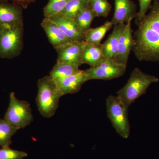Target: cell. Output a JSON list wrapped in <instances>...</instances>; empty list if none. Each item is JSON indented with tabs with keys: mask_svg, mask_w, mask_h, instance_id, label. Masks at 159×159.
<instances>
[{
	"mask_svg": "<svg viewBox=\"0 0 159 159\" xmlns=\"http://www.w3.org/2000/svg\"><path fill=\"white\" fill-rule=\"evenodd\" d=\"M0 1H11L23 7H27L31 3L34 2L36 0H0Z\"/></svg>",
	"mask_w": 159,
	"mask_h": 159,
	"instance_id": "obj_26",
	"label": "cell"
},
{
	"mask_svg": "<svg viewBox=\"0 0 159 159\" xmlns=\"http://www.w3.org/2000/svg\"><path fill=\"white\" fill-rule=\"evenodd\" d=\"M50 18L59 26L71 41H84V33L80 29L74 19L60 13Z\"/></svg>",
	"mask_w": 159,
	"mask_h": 159,
	"instance_id": "obj_9",
	"label": "cell"
},
{
	"mask_svg": "<svg viewBox=\"0 0 159 159\" xmlns=\"http://www.w3.org/2000/svg\"><path fill=\"white\" fill-rule=\"evenodd\" d=\"M86 81H88L87 76L85 71L80 70L76 74L56 83L64 96L66 94L78 93Z\"/></svg>",
	"mask_w": 159,
	"mask_h": 159,
	"instance_id": "obj_14",
	"label": "cell"
},
{
	"mask_svg": "<svg viewBox=\"0 0 159 159\" xmlns=\"http://www.w3.org/2000/svg\"><path fill=\"white\" fill-rule=\"evenodd\" d=\"M88 7L97 17H107L111 9V5L107 0H90Z\"/></svg>",
	"mask_w": 159,
	"mask_h": 159,
	"instance_id": "obj_21",
	"label": "cell"
},
{
	"mask_svg": "<svg viewBox=\"0 0 159 159\" xmlns=\"http://www.w3.org/2000/svg\"><path fill=\"white\" fill-rule=\"evenodd\" d=\"M87 7L88 3L86 0H70L60 14L74 19L80 11Z\"/></svg>",
	"mask_w": 159,
	"mask_h": 159,
	"instance_id": "obj_22",
	"label": "cell"
},
{
	"mask_svg": "<svg viewBox=\"0 0 159 159\" xmlns=\"http://www.w3.org/2000/svg\"><path fill=\"white\" fill-rule=\"evenodd\" d=\"M139 11L137 13L135 18H141L147 14L150 9L152 0H139Z\"/></svg>",
	"mask_w": 159,
	"mask_h": 159,
	"instance_id": "obj_25",
	"label": "cell"
},
{
	"mask_svg": "<svg viewBox=\"0 0 159 159\" xmlns=\"http://www.w3.org/2000/svg\"><path fill=\"white\" fill-rule=\"evenodd\" d=\"M97 17L93 11L89 7L82 9L75 16V19L78 26L84 32L91 28V25L95 18Z\"/></svg>",
	"mask_w": 159,
	"mask_h": 159,
	"instance_id": "obj_20",
	"label": "cell"
},
{
	"mask_svg": "<svg viewBox=\"0 0 159 159\" xmlns=\"http://www.w3.org/2000/svg\"><path fill=\"white\" fill-rule=\"evenodd\" d=\"M24 23L0 25V57L11 59L21 53Z\"/></svg>",
	"mask_w": 159,
	"mask_h": 159,
	"instance_id": "obj_4",
	"label": "cell"
},
{
	"mask_svg": "<svg viewBox=\"0 0 159 159\" xmlns=\"http://www.w3.org/2000/svg\"><path fill=\"white\" fill-rule=\"evenodd\" d=\"M126 23L119 24L114 27L112 32L104 43L101 44L105 58H113L116 54L119 40L125 29Z\"/></svg>",
	"mask_w": 159,
	"mask_h": 159,
	"instance_id": "obj_15",
	"label": "cell"
},
{
	"mask_svg": "<svg viewBox=\"0 0 159 159\" xmlns=\"http://www.w3.org/2000/svg\"><path fill=\"white\" fill-rule=\"evenodd\" d=\"M158 81L157 77L135 68L125 85L117 92V97L129 108L137 99L146 93L151 84Z\"/></svg>",
	"mask_w": 159,
	"mask_h": 159,
	"instance_id": "obj_3",
	"label": "cell"
},
{
	"mask_svg": "<svg viewBox=\"0 0 159 159\" xmlns=\"http://www.w3.org/2000/svg\"><path fill=\"white\" fill-rule=\"evenodd\" d=\"M105 59L101 44L94 45L85 43L80 58V63L91 67L96 66Z\"/></svg>",
	"mask_w": 159,
	"mask_h": 159,
	"instance_id": "obj_16",
	"label": "cell"
},
{
	"mask_svg": "<svg viewBox=\"0 0 159 159\" xmlns=\"http://www.w3.org/2000/svg\"><path fill=\"white\" fill-rule=\"evenodd\" d=\"M8 2L0 1V25L23 22L22 6Z\"/></svg>",
	"mask_w": 159,
	"mask_h": 159,
	"instance_id": "obj_12",
	"label": "cell"
},
{
	"mask_svg": "<svg viewBox=\"0 0 159 159\" xmlns=\"http://www.w3.org/2000/svg\"><path fill=\"white\" fill-rule=\"evenodd\" d=\"M85 42H71L56 49L57 61L81 65L80 58Z\"/></svg>",
	"mask_w": 159,
	"mask_h": 159,
	"instance_id": "obj_11",
	"label": "cell"
},
{
	"mask_svg": "<svg viewBox=\"0 0 159 159\" xmlns=\"http://www.w3.org/2000/svg\"><path fill=\"white\" fill-rule=\"evenodd\" d=\"M27 152L15 150L10 146L0 148V159H23L28 157Z\"/></svg>",
	"mask_w": 159,
	"mask_h": 159,
	"instance_id": "obj_24",
	"label": "cell"
},
{
	"mask_svg": "<svg viewBox=\"0 0 159 159\" xmlns=\"http://www.w3.org/2000/svg\"><path fill=\"white\" fill-rule=\"evenodd\" d=\"M70 0H49L43 8L45 18H50L62 12Z\"/></svg>",
	"mask_w": 159,
	"mask_h": 159,
	"instance_id": "obj_23",
	"label": "cell"
},
{
	"mask_svg": "<svg viewBox=\"0 0 159 159\" xmlns=\"http://www.w3.org/2000/svg\"><path fill=\"white\" fill-rule=\"evenodd\" d=\"M18 130L5 119H0V146H10L11 138Z\"/></svg>",
	"mask_w": 159,
	"mask_h": 159,
	"instance_id": "obj_19",
	"label": "cell"
},
{
	"mask_svg": "<svg viewBox=\"0 0 159 159\" xmlns=\"http://www.w3.org/2000/svg\"><path fill=\"white\" fill-rule=\"evenodd\" d=\"M4 119L18 129L25 128L33 120L30 103L26 100H20L14 92H11Z\"/></svg>",
	"mask_w": 159,
	"mask_h": 159,
	"instance_id": "obj_6",
	"label": "cell"
},
{
	"mask_svg": "<svg viewBox=\"0 0 159 159\" xmlns=\"http://www.w3.org/2000/svg\"><path fill=\"white\" fill-rule=\"evenodd\" d=\"M86 2H87L88 3H89V2L90 0H86Z\"/></svg>",
	"mask_w": 159,
	"mask_h": 159,
	"instance_id": "obj_27",
	"label": "cell"
},
{
	"mask_svg": "<svg viewBox=\"0 0 159 159\" xmlns=\"http://www.w3.org/2000/svg\"><path fill=\"white\" fill-rule=\"evenodd\" d=\"M107 113L117 133L124 139L130 135V125L127 107L117 96L110 95L106 99Z\"/></svg>",
	"mask_w": 159,
	"mask_h": 159,
	"instance_id": "obj_5",
	"label": "cell"
},
{
	"mask_svg": "<svg viewBox=\"0 0 159 159\" xmlns=\"http://www.w3.org/2000/svg\"><path fill=\"white\" fill-rule=\"evenodd\" d=\"M79 66L78 65L57 61L50 72V76L56 82H59L79 72Z\"/></svg>",
	"mask_w": 159,
	"mask_h": 159,
	"instance_id": "obj_17",
	"label": "cell"
},
{
	"mask_svg": "<svg viewBox=\"0 0 159 159\" xmlns=\"http://www.w3.org/2000/svg\"><path fill=\"white\" fill-rule=\"evenodd\" d=\"M132 19L126 23L125 29L119 40L118 51L113 59L117 62L127 66L131 51L133 49L134 40L132 29Z\"/></svg>",
	"mask_w": 159,
	"mask_h": 159,
	"instance_id": "obj_8",
	"label": "cell"
},
{
	"mask_svg": "<svg viewBox=\"0 0 159 159\" xmlns=\"http://www.w3.org/2000/svg\"><path fill=\"white\" fill-rule=\"evenodd\" d=\"M149 11L135 18L132 51L139 61L159 62V0H154Z\"/></svg>",
	"mask_w": 159,
	"mask_h": 159,
	"instance_id": "obj_1",
	"label": "cell"
},
{
	"mask_svg": "<svg viewBox=\"0 0 159 159\" xmlns=\"http://www.w3.org/2000/svg\"><path fill=\"white\" fill-rule=\"evenodd\" d=\"M127 66L119 63L113 58H105L96 66L84 70L88 81L92 80H110L122 76L125 74Z\"/></svg>",
	"mask_w": 159,
	"mask_h": 159,
	"instance_id": "obj_7",
	"label": "cell"
},
{
	"mask_svg": "<svg viewBox=\"0 0 159 159\" xmlns=\"http://www.w3.org/2000/svg\"><path fill=\"white\" fill-rule=\"evenodd\" d=\"M111 22H106L99 27L90 28L84 33V41L94 45L101 44L102 39L109 30L113 27Z\"/></svg>",
	"mask_w": 159,
	"mask_h": 159,
	"instance_id": "obj_18",
	"label": "cell"
},
{
	"mask_svg": "<svg viewBox=\"0 0 159 159\" xmlns=\"http://www.w3.org/2000/svg\"><path fill=\"white\" fill-rule=\"evenodd\" d=\"M36 102L40 113L51 118L56 113L61 97L63 96L57 83L50 76L40 78L38 81Z\"/></svg>",
	"mask_w": 159,
	"mask_h": 159,
	"instance_id": "obj_2",
	"label": "cell"
},
{
	"mask_svg": "<svg viewBox=\"0 0 159 159\" xmlns=\"http://www.w3.org/2000/svg\"><path fill=\"white\" fill-rule=\"evenodd\" d=\"M115 11L111 20L113 26L126 23L137 16V6L132 0H115Z\"/></svg>",
	"mask_w": 159,
	"mask_h": 159,
	"instance_id": "obj_10",
	"label": "cell"
},
{
	"mask_svg": "<svg viewBox=\"0 0 159 159\" xmlns=\"http://www.w3.org/2000/svg\"><path fill=\"white\" fill-rule=\"evenodd\" d=\"M41 25L47 34L49 42L56 50L72 42L59 26L51 19L44 18Z\"/></svg>",
	"mask_w": 159,
	"mask_h": 159,
	"instance_id": "obj_13",
	"label": "cell"
}]
</instances>
